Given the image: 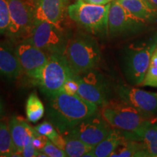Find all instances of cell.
Listing matches in <instances>:
<instances>
[{
    "label": "cell",
    "mask_w": 157,
    "mask_h": 157,
    "mask_svg": "<svg viewBox=\"0 0 157 157\" xmlns=\"http://www.w3.org/2000/svg\"><path fill=\"white\" fill-rule=\"evenodd\" d=\"M99 111V106L86 101L78 94L62 91L49 101L47 115L60 133L68 132L87 118Z\"/></svg>",
    "instance_id": "obj_1"
},
{
    "label": "cell",
    "mask_w": 157,
    "mask_h": 157,
    "mask_svg": "<svg viewBox=\"0 0 157 157\" xmlns=\"http://www.w3.org/2000/svg\"><path fill=\"white\" fill-rule=\"evenodd\" d=\"M156 45L157 32L131 43L124 49L123 70L129 83L136 86L142 83Z\"/></svg>",
    "instance_id": "obj_2"
},
{
    "label": "cell",
    "mask_w": 157,
    "mask_h": 157,
    "mask_svg": "<svg viewBox=\"0 0 157 157\" xmlns=\"http://www.w3.org/2000/svg\"><path fill=\"white\" fill-rule=\"evenodd\" d=\"M63 55L75 74L95 69L101 58L97 42L90 35L82 33L68 39Z\"/></svg>",
    "instance_id": "obj_3"
},
{
    "label": "cell",
    "mask_w": 157,
    "mask_h": 157,
    "mask_svg": "<svg viewBox=\"0 0 157 157\" xmlns=\"http://www.w3.org/2000/svg\"><path fill=\"white\" fill-rule=\"evenodd\" d=\"M110 3L94 5L85 2L83 0H77L75 3L68 6V16L90 34L97 36H105L108 35Z\"/></svg>",
    "instance_id": "obj_4"
},
{
    "label": "cell",
    "mask_w": 157,
    "mask_h": 157,
    "mask_svg": "<svg viewBox=\"0 0 157 157\" xmlns=\"http://www.w3.org/2000/svg\"><path fill=\"white\" fill-rule=\"evenodd\" d=\"M101 108L100 113L111 127L135 135L149 121L136 109L121 99L111 100Z\"/></svg>",
    "instance_id": "obj_5"
},
{
    "label": "cell",
    "mask_w": 157,
    "mask_h": 157,
    "mask_svg": "<svg viewBox=\"0 0 157 157\" xmlns=\"http://www.w3.org/2000/svg\"><path fill=\"white\" fill-rule=\"evenodd\" d=\"M74 73L63 54H51L43 68L38 84L49 99L63 91L65 82Z\"/></svg>",
    "instance_id": "obj_6"
},
{
    "label": "cell",
    "mask_w": 157,
    "mask_h": 157,
    "mask_svg": "<svg viewBox=\"0 0 157 157\" xmlns=\"http://www.w3.org/2000/svg\"><path fill=\"white\" fill-rule=\"evenodd\" d=\"M9 25L5 35L11 42H21L30 35L35 24L30 0H7Z\"/></svg>",
    "instance_id": "obj_7"
},
{
    "label": "cell",
    "mask_w": 157,
    "mask_h": 157,
    "mask_svg": "<svg viewBox=\"0 0 157 157\" xmlns=\"http://www.w3.org/2000/svg\"><path fill=\"white\" fill-rule=\"evenodd\" d=\"M68 41L62 28L47 21H35L30 35L23 42L30 43L51 55L64 54Z\"/></svg>",
    "instance_id": "obj_8"
},
{
    "label": "cell",
    "mask_w": 157,
    "mask_h": 157,
    "mask_svg": "<svg viewBox=\"0 0 157 157\" xmlns=\"http://www.w3.org/2000/svg\"><path fill=\"white\" fill-rule=\"evenodd\" d=\"M146 23L131 14L117 0L110 3L108 20V35L110 37L133 34L141 30Z\"/></svg>",
    "instance_id": "obj_9"
},
{
    "label": "cell",
    "mask_w": 157,
    "mask_h": 157,
    "mask_svg": "<svg viewBox=\"0 0 157 157\" xmlns=\"http://www.w3.org/2000/svg\"><path fill=\"white\" fill-rule=\"evenodd\" d=\"M78 84L77 94L86 101L101 107L109 100V90L103 76L95 71L76 74Z\"/></svg>",
    "instance_id": "obj_10"
},
{
    "label": "cell",
    "mask_w": 157,
    "mask_h": 157,
    "mask_svg": "<svg viewBox=\"0 0 157 157\" xmlns=\"http://www.w3.org/2000/svg\"><path fill=\"white\" fill-rule=\"evenodd\" d=\"M111 128L98 111L64 133H68L94 148L107 136Z\"/></svg>",
    "instance_id": "obj_11"
},
{
    "label": "cell",
    "mask_w": 157,
    "mask_h": 157,
    "mask_svg": "<svg viewBox=\"0 0 157 157\" xmlns=\"http://www.w3.org/2000/svg\"><path fill=\"white\" fill-rule=\"evenodd\" d=\"M15 49L23 73L38 84L43 68L50 55L29 42H21Z\"/></svg>",
    "instance_id": "obj_12"
},
{
    "label": "cell",
    "mask_w": 157,
    "mask_h": 157,
    "mask_svg": "<svg viewBox=\"0 0 157 157\" xmlns=\"http://www.w3.org/2000/svg\"><path fill=\"white\" fill-rule=\"evenodd\" d=\"M117 93L119 99L132 105L148 119L157 113V93L124 84L118 86Z\"/></svg>",
    "instance_id": "obj_13"
},
{
    "label": "cell",
    "mask_w": 157,
    "mask_h": 157,
    "mask_svg": "<svg viewBox=\"0 0 157 157\" xmlns=\"http://www.w3.org/2000/svg\"><path fill=\"white\" fill-rule=\"evenodd\" d=\"M66 0H31L35 21H47L62 28Z\"/></svg>",
    "instance_id": "obj_14"
},
{
    "label": "cell",
    "mask_w": 157,
    "mask_h": 157,
    "mask_svg": "<svg viewBox=\"0 0 157 157\" xmlns=\"http://www.w3.org/2000/svg\"><path fill=\"white\" fill-rule=\"evenodd\" d=\"M22 73L15 49L7 43L0 42V76L13 81Z\"/></svg>",
    "instance_id": "obj_15"
},
{
    "label": "cell",
    "mask_w": 157,
    "mask_h": 157,
    "mask_svg": "<svg viewBox=\"0 0 157 157\" xmlns=\"http://www.w3.org/2000/svg\"><path fill=\"white\" fill-rule=\"evenodd\" d=\"M8 125L17 152L21 155L24 147L32 140L36 130L24 119L15 116L10 118Z\"/></svg>",
    "instance_id": "obj_16"
},
{
    "label": "cell",
    "mask_w": 157,
    "mask_h": 157,
    "mask_svg": "<svg viewBox=\"0 0 157 157\" xmlns=\"http://www.w3.org/2000/svg\"><path fill=\"white\" fill-rule=\"evenodd\" d=\"M127 138H130L125 132L112 127L110 132L103 140L94 147L93 150L84 156L107 157L111 156L115 149Z\"/></svg>",
    "instance_id": "obj_17"
},
{
    "label": "cell",
    "mask_w": 157,
    "mask_h": 157,
    "mask_svg": "<svg viewBox=\"0 0 157 157\" xmlns=\"http://www.w3.org/2000/svg\"><path fill=\"white\" fill-rule=\"evenodd\" d=\"M131 14L146 23L157 17V9L148 0H117Z\"/></svg>",
    "instance_id": "obj_18"
},
{
    "label": "cell",
    "mask_w": 157,
    "mask_h": 157,
    "mask_svg": "<svg viewBox=\"0 0 157 157\" xmlns=\"http://www.w3.org/2000/svg\"><path fill=\"white\" fill-rule=\"evenodd\" d=\"M54 143L63 149L69 157L84 156L93 148L68 133H60V137Z\"/></svg>",
    "instance_id": "obj_19"
},
{
    "label": "cell",
    "mask_w": 157,
    "mask_h": 157,
    "mask_svg": "<svg viewBox=\"0 0 157 157\" xmlns=\"http://www.w3.org/2000/svg\"><path fill=\"white\" fill-rule=\"evenodd\" d=\"M135 135L142 141L149 156L157 157V121L149 120Z\"/></svg>",
    "instance_id": "obj_20"
},
{
    "label": "cell",
    "mask_w": 157,
    "mask_h": 157,
    "mask_svg": "<svg viewBox=\"0 0 157 157\" xmlns=\"http://www.w3.org/2000/svg\"><path fill=\"white\" fill-rule=\"evenodd\" d=\"M111 156L114 157H129V156H149L145 149L142 141L134 138H127L123 141Z\"/></svg>",
    "instance_id": "obj_21"
},
{
    "label": "cell",
    "mask_w": 157,
    "mask_h": 157,
    "mask_svg": "<svg viewBox=\"0 0 157 157\" xmlns=\"http://www.w3.org/2000/svg\"><path fill=\"white\" fill-rule=\"evenodd\" d=\"M0 156H21L14 146L9 125L0 121Z\"/></svg>",
    "instance_id": "obj_22"
},
{
    "label": "cell",
    "mask_w": 157,
    "mask_h": 157,
    "mask_svg": "<svg viewBox=\"0 0 157 157\" xmlns=\"http://www.w3.org/2000/svg\"><path fill=\"white\" fill-rule=\"evenodd\" d=\"M44 106L40 98L36 93H31L27 99L25 105L27 119L31 122L36 123L44 117Z\"/></svg>",
    "instance_id": "obj_23"
},
{
    "label": "cell",
    "mask_w": 157,
    "mask_h": 157,
    "mask_svg": "<svg viewBox=\"0 0 157 157\" xmlns=\"http://www.w3.org/2000/svg\"><path fill=\"white\" fill-rule=\"evenodd\" d=\"M140 86L157 87V45L152 54L146 76Z\"/></svg>",
    "instance_id": "obj_24"
},
{
    "label": "cell",
    "mask_w": 157,
    "mask_h": 157,
    "mask_svg": "<svg viewBox=\"0 0 157 157\" xmlns=\"http://www.w3.org/2000/svg\"><path fill=\"white\" fill-rule=\"evenodd\" d=\"M35 130L39 134L44 135L49 140L55 143L60 137V132L57 130L56 127L50 121H44L34 127Z\"/></svg>",
    "instance_id": "obj_25"
},
{
    "label": "cell",
    "mask_w": 157,
    "mask_h": 157,
    "mask_svg": "<svg viewBox=\"0 0 157 157\" xmlns=\"http://www.w3.org/2000/svg\"><path fill=\"white\" fill-rule=\"evenodd\" d=\"M9 11L7 0H0V36L5 35L9 25Z\"/></svg>",
    "instance_id": "obj_26"
},
{
    "label": "cell",
    "mask_w": 157,
    "mask_h": 157,
    "mask_svg": "<svg viewBox=\"0 0 157 157\" xmlns=\"http://www.w3.org/2000/svg\"><path fill=\"white\" fill-rule=\"evenodd\" d=\"M41 151L44 153L48 157H66L67 156L66 153L63 149L55 144L50 140L47 141L46 144Z\"/></svg>",
    "instance_id": "obj_27"
},
{
    "label": "cell",
    "mask_w": 157,
    "mask_h": 157,
    "mask_svg": "<svg viewBox=\"0 0 157 157\" xmlns=\"http://www.w3.org/2000/svg\"><path fill=\"white\" fill-rule=\"evenodd\" d=\"M78 89V84L76 78V74H74L65 82L63 91L70 95H75V94H77Z\"/></svg>",
    "instance_id": "obj_28"
},
{
    "label": "cell",
    "mask_w": 157,
    "mask_h": 157,
    "mask_svg": "<svg viewBox=\"0 0 157 157\" xmlns=\"http://www.w3.org/2000/svg\"><path fill=\"white\" fill-rule=\"evenodd\" d=\"M21 156L25 157H36V156H43V157H48L47 155L43 153L41 151L37 150L36 148H34L33 146L31 141L29 144L24 147L22 153H21Z\"/></svg>",
    "instance_id": "obj_29"
},
{
    "label": "cell",
    "mask_w": 157,
    "mask_h": 157,
    "mask_svg": "<svg viewBox=\"0 0 157 157\" xmlns=\"http://www.w3.org/2000/svg\"><path fill=\"white\" fill-rule=\"evenodd\" d=\"M48 140V137H45L44 135L39 134V133H38L36 131V133H35L34 137H32L31 143H32L33 146H34L35 148H36L39 151H41L44 148V146H45V144H46Z\"/></svg>",
    "instance_id": "obj_30"
},
{
    "label": "cell",
    "mask_w": 157,
    "mask_h": 157,
    "mask_svg": "<svg viewBox=\"0 0 157 157\" xmlns=\"http://www.w3.org/2000/svg\"><path fill=\"white\" fill-rule=\"evenodd\" d=\"M83 1L94 5H106L111 2V0H83Z\"/></svg>",
    "instance_id": "obj_31"
},
{
    "label": "cell",
    "mask_w": 157,
    "mask_h": 157,
    "mask_svg": "<svg viewBox=\"0 0 157 157\" xmlns=\"http://www.w3.org/2000/svg\"><path fill=\"white\" fill-rule=\"evenodd\" d=\"M4 114V105L2 103V101L0 99V119H2V117H3Z\"/></svg>",
    "instance_id": "obj_32"
},
{
    "label": "cell",
    "mask_w": 157,
    "mask_h": 157,
    "mask_svg": "<svg viewBox=\"0 0 157 157\" xmlns=\"http://www.w3.org/2000/svg\"><path fill=\"white\" fill-rule=\"evenodd\" d=\"M148 1L150 2L151 4L154 7H156L157 9V0H148Z\"/></svg>",
    "instance_id": "obj_33"
},
{
    "label": "cell",
    "mask_w": 157,
    "mask_h": 157,
    "mask_svg": "<svg viewBox=\"0 0 157 157\" xmlns=\"http://www.w3.org/2000/svg\"><path fill=\"white\" fill-rule=\"evenodd\" d=\"M112 1H113V0H111V2H112Z\"/></svg>",
    "instance_id": "obj_34"
},
{
    "label": "cell",
    "mask_w": 157,
    "mask_h": 157,
    "mask_svg": "<svg viewBox=\"0 0 157 157\" xmlns=\"http://www.w3.org/2000/svg\"><path fill=\"white\" fill-rule=\"evenodd\" d=\"M156 121H157V118H156Z\"/></svg>",
    "instance_id": "obj_35"
},
{
    "label": "cell",
    "mask_w": 157,
    "mask_h": 157,
    "mask_svg": "<svg viewBox=\"0 0 157 157\" xmlns=\"http://www.w3.org/2000/svg\"><path fill=\"white\" fill-rule=\"evenodd\" d=\"M30 1H31V0H30Z\"/></svg>",
    "instance_id": "obj_36"
}]
</instances>
